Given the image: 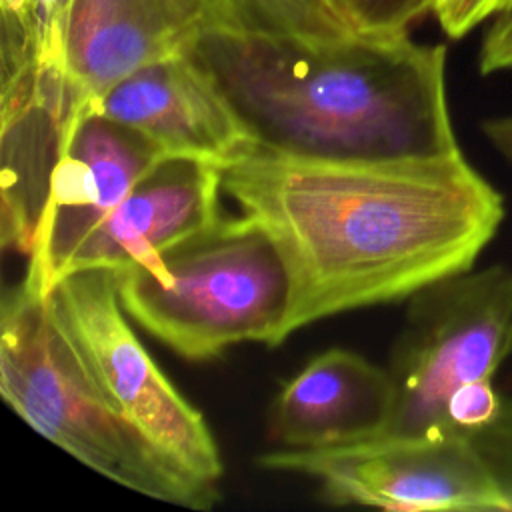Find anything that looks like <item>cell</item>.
<instances>
[{
    "instance_id": "obj_1",
    "label": "cell",
    "mask_w": 512,
    "mask_h": 512,
    "mask_svg": "<svg viewBox=\"0 0 512 512\" xmlns=\"http://www.w3.org/2000/svg\"><path fill=\"white\" fill-rule=\"evenodd\" d=\"M218 172L222 194L268 230L288 264L286 338L474 268L506 216L502 194L462 152L312 162L248 144Z\"/></svg>"
},
{
    "instance_id": "obj_2",
    "label": "cell",
    "mask_w": 512,
    "mask_h": 512,
    "mask_svg": "<svg viewBox=\"0 0 512 512\" xmlns=\"http://www.w3.org/2000/svg\"><path fill=\"white\" fill-rule=\"evenodd\" d=\"M248 142L312 162L426 160L462 152L446 48L404 34L284 36L220 24L186 52Z\"/></svg>"
},
{
    "instance_id": "obj_3",
    "label": "cell",
    "mask_w": 512,
    "mask_h": 512,
    "mask_svg": "<svg viewBox=\"0 0 512 512\" xmlns=\"http://www.w3.org/2000/svg\"><path fill=\"white\" fill-rule=\"evenodd\" d=\"M0 394L32 430L128 490L194 510L220 500L216 484L186 472L106 402L48 296L24 276L2 292Z\"/></svg>"
},
{
    "instance_id": "obj_4",
    "label": "cell",
    "mask_w": 512,
    "mask_h": 512,
    "mask_svg": "<svg viewBox=\"0 0 512 512\" xmlns=\"http://www.w3.org/2000/svg\"><path fill=\"white\" fill-rule=\"evenodd\" d=\"M124 312L186 360H210L242 342L278 346L292 300L288 264L250 218L210 226L116 272Z\"/></svg>"
},
{
    "instance_id": "obj_5",
    "label": "cell",
    "mask_w": 512,
    "mask_h": 512,
    "mask_svg": "<svg viewBox=\"0 0 512 512\" xmlns=\"http://www.w3.org/2000/svg\"><path fill=\"white\" fill-rule=\"evenodd\" d=\"M512 268L490 264L438 280L414 296L392 346L390 420L378 438L452 436L448 404L492 380L510 354Z\"/></svg>"
},
{
    "instance_id": "obj_6",
    "label": "cell",
    "mask_w": 512,
    "mask_h": 512,
    "mask_svg": "<svg viewBox=\"0 0 512 512\" xmlns=\"http://www.w3.org/2000/svg\"><path fill=\"white\" fill-rule=\"evenodd\" d=\"M46 296L54 320L106 402L162 454L218 486L224 464L210 426L132 332L118 298L116 272H68Z\"/></svg>"
},
{
    "instance_id": "obj_7",
    "label": "cell",
    "mask_w": 512,
    "mask_h": 512,
    "mask_svg": "<svg viewBox=\"0 0 512 512\" xmlns=\"http://www.w3.org/2000/svg\"><path fill=\"white\" fill-rule=\"evenodd\" d=\"M256 466L312 478L334 506L394 512H508L504 496L470 436L370 438L256 458Z\"/></svg>"
},
{
    "instance_id": "obj_8",
    "label": "cell",
    "mask_w": 512,
    "mask_h": 512,
    "mask_svg": "<svg viewBox=\"0 0 512 512\" xmlns=\"http://www.w3.org/2000/svg\"><path fill=\"white\" fill-rule=\"evenodd\" d=\"M162 156L138 130L86 110L54 168L24 278L48 294L84 240Z\"/></svg>"
},
{
    "instance_id": "obj_9",
    "label": "cell",
    "mask_w": 512,
    "mask_h": 512,
    "mask_svg": "<svg viewBox=\"0 0 512 512\" xmlns=\"http://www.w3.org/2000/svg\"><path fill=\"white\" fill-rule=\"evenodd\" d=\"M220 24L234 26L224 0H72L60 64L86 112L132 72L186 54Z\"/></svg>"
},
{
    "instance_id": "obj_10",
    "label": "cell",
    "mask_w": 512,
    "mask_h": 512,
    "mask_svg": "<svg viewBox=\"0 0 512 512\" xmlns=\"http://www.w3.org/2000/svg\"><path fill=\"white\" fill-rule=\"evenodd\" d=\"M94 110L138 130L166 156L218 166L250 144L226 100L188 54L132 72Z\"/></svg>"
},
{
    "instance_id": "obj_11",
    "label": "cell",
    "mask_w": 512,
    "mask_h": 512,
    "mask_svg": "<svg viewBox=\"0 0 512 512\" xmlns=\"http://www.w3.org/2000/svg\"><path fill=\"white\" fill-rule=\"evenodd\" d=\"M220 194L216 164L186 156L158 158L84 240L64 274L88 268L118 272L180 242L222 216Z\"/></svg>"
},
{
    "instance_id": "obj_12",
    "label": "cell",
    "mask_w": 512,
    "mask_h": 512,
    "mask_svg": "<svg viewBox=\"0 0 512 512\" xmlns=\"http://www.w3.org/2000/svg\"><path fill=\"white\" fill-rule=\"evenodd\" d=\"M394 406L386 368L358 352L316 354L276 394L270 434L282 448L320 450L378 438Z\"/></svg>"
},
{
    "instance_id": "obj_13",
    "label": "cell",
    "mask_w": 512,
    "mask_h": 512,
    "mask_svg": "<svg viewBox=\"0 0 512 512\" xmlns=\"http://www.w3.org/2000/svg\"><path fill=\"white\" fill-rule=\"evenodd\" d=\"M234 26L284 36L338 38L352 34L330 0H224Z\"/></svg>"
},
{
    "instance_id": "obj_14",
    "label": "cell",
    "mask_w": 512,
    "mask_h": 512,
    "mask_svg": "<svg viewBox=\"0 0 512 512\" xmlns=\"http://www.w3.org/2000/svg\"><path fill=\"white\" fill-rule=\"evenodd\" d=\"M72 0H28L24 14H2L0 46L60 62L62 26Z\"/></svg>"
},
{
    "instance_id": "obj_15",
    "label": "cell",
    "mask_w": 512,
    "mask_h": 512,
    "mask_svg": "<svg viewBox=\"0 0 512 512\" xmlns=\"http://www.w3.org/2000/svg\"><path fill=\"white\" fill-rule=\"evenodd\" d=\"M346 24L362 34H404L434 8L432 0H330Z\"/></svg>"
},
{
    "instance_id": "obj_16",
    "label": "cell",
    "mask_w": 512,
    "mask_h": 512,
    "mask_svg": "<svg viewBox=\"0 0 512 512\" xmlns=\"http://www.w3.org/2000/svg\"><path fill=\"white\" fill-rule=\"evenodd\" d=\"M470 438L488 464L508 512H512V398H502L496 416Z\"/></svg>"
},
{
    "instance_id": "obj_17",
    "label": "cell",
    "mask_w": 512,
    "mask_h": 512,
    "mask_svg": "<svg viewBox=\"0 0 512 512\" xmlns=\"http://www.w3.org/2000/svg\"><path fill=\"white\" fill-rule=\"evenodd\" d=\"M512 0H438L434 14L446 36L458 40L486 20H492Z\"/></svg>"
},
{
    "instance_id": "obj_18",
    "label": "cell",
    "mask_w": 512,
    "mask_h": 512,
    "mask_svg": "<svg viewBox=\"0 0 512 512\" xmlns=\"http://www.w3.org/2000/svg\"><path fill=\"white\" fill-rule=\"evenodd\" d=\"M478 70L484 76L512 70V2L492 18L480 44Z\"/></svg>"
},
{
    "instance_id": "obj_19",
    "label": "cell",
    "mask_w": 512,
    "mask_h": 512,
    "mask_svg": "<svg viewBox=\"0 0 512 512\" xmlns=\"http://www.w3.org/2000/svg\"><path fill=\"white\" fill-rule=\"evenodd\" d=\"M482 134L490 146L512 166V116H494L484 120Z\"/></svg>"
},
{
    "instance_id": "obj_20",
    "label": "cell",
    "mask_w": 512,
    "mask_h": 512,
    "mask_svg": "<svg viewBox=\"0 0 512 512\" xmlns=\"http://www.w3.org/2000/svg\"><path fill=\"white\" fill-rule=\"evenodd\" d=\"M26 6H28V0H0V12L8 16L24 14Z\"/></svg>"
},
{
    "instance_id": "obj_21",
    "label": "cell",
    "mask_w": 512,
    "mask_h": 512,
    "mask_svg": "<svg viewBox=\"0 0 512 512\" xmlns=\"http://www.w3.org/2000/svg\"><path fill=\"white\" fill-rule=\"evenodd\" d=\"M508 352L512 354V334H510V344H508Z\"/></svg>"
},
{
    "instance_id": "obj_22",
    "label": "cell",
    "mask_w": 512,
    "mask_h": 512,
    "mask_svg": "<svg viewBox=\"0 0 512 512\" xmlns=\"http://www.w3.org/2000/svg\"><path fill=\"white\" fill-rule=\"evenodd\" d=\"M432 2H434V4H436V2H438V0H432ZM432 10H434V8H432Z\"/></svg>"
}]
</instances>
